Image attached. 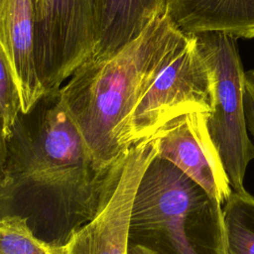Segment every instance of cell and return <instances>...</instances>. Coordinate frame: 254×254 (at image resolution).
<instances>
[{"mask_svg":"<svg viewBox=\"0 0 254 254\" xmlns=\"http://www.w3.org/2000/svg\"><path fill=\"white\" fill-rule=\"evenodd\" d=\"M125 162L100 166L60 89L51 91L1 137L0 218L18 217L38 239L64 247L108 204Z\"/></svg>","mask_w":254,"mask_h":254,"instance_id":"6da1fadb","label":"cell"},{"mask_svg":"<svg viewBox=\"0 0 254 254\" xmlns=\"http://www.w3.org/2000/svg\"><path fill=\"white\" fill-rule=\"evenodd\" d=\"M184 38L166 12L114 56L84 61L60 88L68 113L100 166L126 160L129 150L123 138L130 117Z\"/></svg>","mask_w":254,"mask_h":254,"instance_id":"7a4b0ae2","label":"cell"},{"mask_svg":"<svg viewBox=\"0 0 254 254\" xmlns=\"http://www.w3.org/2000/svg\"><path fill=\"white\" fill-rule=\"evenodd\" d=\"M129 246L155 254H227L222 204L156 155L134 197Z\"/></svg>","mask_w":254,"mask_h":254,"instance_id":"3957f363","label":"cell"},{"mask_svg":"<svg viewBox=\"0 0 254 254\" xmlns=\"http://www.w3.org/2000/svg\"><path fill=\"white\" fill-rule=\"evenodd\" d=\"M212 75V104L207 117L210 137L233 190L244 189V177L254 160L245 107V74L235 37L221 32L192 34Z\"/></svg>","mask_w":254,"mask_h":254,"instance_id":"277c9868","label":"cell"},{"mask_svg":"<svg viewBox=\"0 0 254 254\" xmlns=\"http://www.w3.org/2000/svg\"><path fill=\"white\" fill-rule=\"evenodd\" d=\"M212 75L192 35L185 38L159 69L135 107L123 146L126 150L152 137L173 119L191 112H210Z\"/></svg>","mask_w":254,"mask_h":254,"instance_id":"5b68a950","label":"cell"},{"mask_svg":"<svg viewBox=\"0 0 254 254\" xmlns=\"http://www.w3.org/2000/svg\"><path fill=\"white\" fill-rule=\"evenodd\" d=\"M102 0H39L35 62L45 93L60 89L99 40Z\"/></svg>","mask_w":254,"mask_h":254,"instance_id":"8992f818","label":"cell"},{"mask_svg":"<svg viewBox=\"0 0 254 254\" xmlns=\"http://www.w3.org/2000/svg\"><path fill=\"white\" fill-rule=\"evenodd\" d=\"M157 155L154 137L133 145L119 184L104 209L64 246V254H128L132 205L141 178Z\"/></svg>","mask_w":254,"mask_h":254,"instance_id":"52a82bcc","label":"cell"},{"mask_svg":"<svg viewBox=\"0 0 254 254\" xmlns=\"http://www.w3.org/2000/svg\"><path fill=\"white\" fill-rule=\"evenodd\" d=\"M209 112L177 117L153 135L157 155L174 164L222 205L232 192L207 127Z\"/></svg>","mask_w":254,"mask_h":254,"instance_id":"ba28073f","label":"cell"},{"mask_svg":"<svg viewBox=\"0 0 254 254\" xmlns=\"http://www.w3.org/2000/svg\"><path fill=\"white\" fill-rule=\"evenodd\" d=\"M39 0H0V47L17 80L22 112H28L46 93L35 62Z\"/></svg>","mask_w":254,"mask_h":254,"instance_id":"9c48e42d","label":"cell"},{"mask_svg":"<svg viewBox=\"0 0 254 254\" xmlns=\"http://www.w3.org/2000/svg\"><path fill=\"white\" fill-rule=\"evenodd\" d=\"M167 13L184 35L221 32L254 38V0H167Z\"/></svg>","mask_w":254,"mask_h":254,"instance_id":"30bf717a","label":"cell"},{"mask_svg":"<svg viewBox=\"0 0 254 254\" xmlns=\"http://www.w3.org/2000/svg\"><path fill=\"white\" fill-rule=\"evenodd\" d=\"M166 12L167 0H102L99 40L89 59L114 56Z\"/></svg>","mask_w":254,"mask_h":254,"instance_id":"8fae6325","label":"cell"},{"mask_svg":"<svg viewBox=\"0 0 254 254\" xmlns=\"http://www.w3.org/2000/svg\"><path fill=\"white\" fill-rule=\"evenodd\" d=\"M222 210L227 254H254V196L232 190Z\"/></svg>","mask_w":254,"mask_h":254,"instance_id":"7c38bea8","label":"cell"},{"mask_svg":"<svg viewBox=\"0 0 254 254\" xmlns=\"http://www.w3.org/2000/svg\"><path fill=\"white\" fill-rule=\"evenodd\" d=\"M0 254H64V247L50 245L33 235L18 217L0 218Z\"/></svg>","mask_w":254,"mask_h":254,"instance_id":"4fadbf2b","label":"cell"},{"mask_svg":"<svg viewBox=\"0 0 254 254\" xmlns=\"http://www.w3.org/2000/svg\"><path fill=\"white\" fill-rule=\"evenodd\" d=\"M22 112V101L19 86L11 64L0 47V115L1 137L8 134L19 114Z\"/></svg>","mask_w":254,"mask_h":254,"instance_id":"5bb4252c","label":"cell"},{"mask_svg":"<svg viewBox=\"0 0 254 254\" xmlns=\"http://www.w3.org/2000/svg\"><path fill=\"white\" fill-rule=\"evenodd\" d=\"M244 107L248 130L254 142V70L246 71L245 74Z\"/></svg>","mask_w":254,"mask_h":254,"instance_id":"9a60e30c","label":"cell"},{"mask_svg":"<svg viewBox=\"0 0 254 254\" xmlns=\"http://www.w3.org/2000/svg\"><path fill=\"white\" fill-rule=\"evenodd\" d=\"M128 254H155V253L142 246H128Z\"/></svg>","mask_w":254,"mask_h":254,"instance_id":"2e32d148","label":"cell"}]
</instances>
